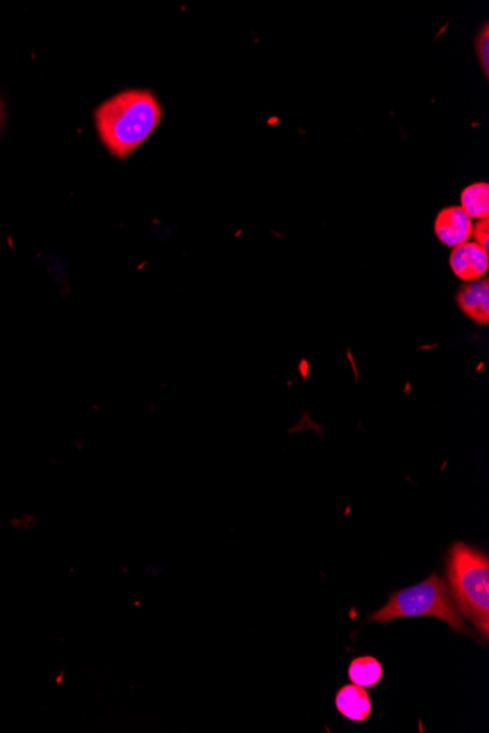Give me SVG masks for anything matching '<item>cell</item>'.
I'll return each mask as SVG.
<instances>
[{"label":"cell","instance_id":"obj_5","mask_svg":"<svg viewBox=\"0 0 489 733\" xmlns=\"http://www.w3.org/2000/svg\"><path fill=\"white\" fill-rule=\"evenodd\" d=\"M450 268L454 276L466 283L481 280L488 273L489 255L475 242H466L453 248L450 255Z\"/></svg>","mask_w":489,"mask_h":733},{"label":"cell","instance_id":"obj_7","mask_svg":"<svg viewBox=\"0 0 489 733\" xmlns=\"http://www.w3.org/2000/svg\"><path fill=\"white\" fill-rule=\"evenodd\" d=\"M336 707L340 714L353 722H364L372 712L367 690L356 684L346 685L336 694Z\"/></svg>","mask_w":489,"mask_h":733},{"label":"cell","instance_id":"obj_1","mask_svg":"<svg viewBox=\"0 0 489 733\" xmlns=\"http://www.w3.org/2000/svg\"><path fill=\"white\" fill-rule=\"evenodd\" d=\"M159 100L150 90H126L104 101L94 113L97 132L113 157L126 159L147 141L162 120Z\"/></svg>","mask_w":489,"mask_h":733},{"label":"cell","instance_id":"obj_4","mask_svg":"<svg viewBox=\"0 0 489 733\" xmlns=\"http://www.w3.org/2000/svg\"><path fill=\"white\" fill-rule=\"evenodd\" d=\"M472 227V218L459 205L443 208L435 217V236L443 245L449 246V248H457V246L469 242Z\"/></svg>","mask_w":489,"mask_h":733},{"label":"cell","instance_id":"obj_9","mask_svg":"<svg viewBox=\"0 0 489 733\" xmlns=\"http://www.w3.org/2000/svg\"><path fill=\"white\" fill-rule=\"evenodd\" d=\"M383 675V666L375 657H358L349 666V679L359 687H374Z\"/></svg>","mask_w":489,"mask_h":733},{"label":"cell","instance_id":"obj_10","mask_svg":"<svg viewBox=\"0 0 489 733\" xmlns=\"http://www.w3.org/2000/svg\"><path fill=\"white\" fill-rule=\"evenodd\" d=\"M476 56H478L479 65L484 69L485 77L489 74V28L488 22L479 30L475 39Z\"/></svg>","mask_w":489,"mask_h":733},{"label":"cell","instance_id":"obj_11","mask_svg":"<svg viewBox=\"0 0 489 733\" xmlns=\"http://www.w3.org/2000/svg\"><path fill=\"white\" fill-rule=\"evenodd\" d=\"M470 238H473L476 245L489 251V217L481 218L476 221V224H473Z\"/></svg>","mask_w":489,"mask_h":733},{"label":"cell","instance_id":"obj_3","mask_svg":"<svg viewBox=\"0 0 489 733\" xmlns=\"http://www.w3.org/2000/svg\"><path fill=\"white\" fill-rule=\"evenodd\" d=\"M413 616H432V618L443 619L456 633L475 638V634L463 622L462 616L454 606L446 583L437 573L416 586L391 593L387 605L380 611L372 612L368 616V621L387 625L393 619L413 618Z\"/></svg>","mask_w":489,"mask_h":733},{"label":"cell","instance_id":"obj_2","mask_svg":"<svg viewBox=\"0 0 489 733\" xmlns=\"http://www.w3.org/2000/svg\"><path fill=\"white\" fill-rule=\"evenodd\" d=\"M447 578L457 611L489 637V558L481 549L453 543L447 558Z\"/></svg>","mask_w":489,"mask_h":733},{"label":"cell","instance_id":"obj_8","mask_svg":"<svg viewBox=\"0 0 489 733\" xmlns=\"http://www.w3.org/2000/svg\"><path fill=\"white\" fill-rule=\"evenodd\" d=\"M460 208L470 218L481 220L489 216V185L487 182H476L466 186L460 195Z\"/></svg>","mask_w":489,"mask_h":733},{"label":"cell","instance_id":"obj_6","mask_svg":"<svg viewBox=\"0 0 489 733\" xmlns=\"http://www.w3.org/2000/svg\"><path fill=\"white\" fill-rule=\"evenodd\" d=\"M457 306L466 317L479 325L489 322V280L463 284L456 296Z\"/></svg>","mask_w":489,"mask_h":733}]
</instances>
